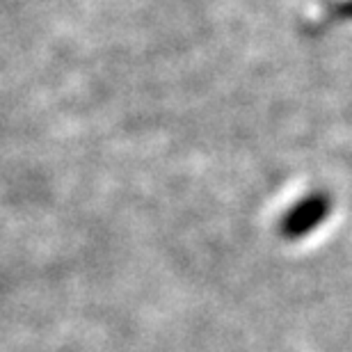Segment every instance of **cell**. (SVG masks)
Listing matches in <instances>:
<instances>
[{"mask_svg": "<svg viewBox=\"0 0 352 352\" xmlns=\"http://www.w3.org/2000/svg\"><path fill=\"white\" fill-rule=\"evenodd\" d=\"M329 213V197L327 195H309L300 204L288 210V215L281 222V234L286 238H305L309 231H314L318 224L325 222Z\"/></svg>", "mask_w": 352, "mask_h": 352, "instance_id": "obj_1", "label": "cell"}, {"mask_svg": "<svg viewBox=\"0 0 352 352\" xmlns=\"http://www.w3.org/2000/svg\"><path fill=\"white\" fill-rule=\"evenodd\" d=\"M334 14L341 19H352V0H348V3H341L334 7Z\"/></svg>", "mask_w": 352, "mask_h": 352, "instance_id": "obj_2", "label": "cell"}]
</instances>
